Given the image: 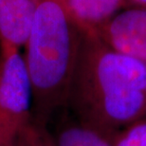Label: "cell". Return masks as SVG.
I'll list each match as a JSON object with an SVG mask.
<instances>
[{
  "label": "cell",
  "instance_id": "11",
  "mask_svg": "<svg viewBox=\"0 0 146 146\" xmlns=\"http://www.w3.org/2000/svg\"><path fill=\"white\" fill-rule=\"evenodd\" d=\"M13 146H24V143H23V141H22L21 137H19L18 141H17L16 143L14 144V145H13Z\"/></svg>",
  "mask_w": 146,
  "mask_h": 146
},
{
  "label": "cell",
  "instance_id": "1",
  "mask_svg": "<svg viewBox=\"0 0 146 146\" xmlns=\"http://www.w3.org/2000/svg\"><path fill=\"white\" fill-rule=\"evenodd\" d=\"M66 107L108 139L146 118V66L83 33Z\"/></svg>",
  "mask_w": 146,
  "mask_h": 146
},
{
  "label": "cell",
  "instance_id": "8",
  "mask_svg": "<svg viewBox=\"0 0 146 146\" xmlns=\"http://www.w3.org/2000/svg\"><path fill=\"white\" fill-rule=\"evenodd\" d=\"M111 141L113 146H146V118L124 128Z\"/></svg>",
  "mask_w": 146,
  "mask_h": 146
},
{
  "label": "cell",
  "instance_id": "12",
  "mask_svg": "<svg viewBox=\"0 0 146 146\" xmlns=\"http://www.w3.org/2000/svg\"><path fill=\"white\" fill-rule=\"evenodd\" d=\"M144 9H146V8H144Z\"/></svg>",
  "mask_w": 146,
  "mask_h": 146
},
{
  "label": "cell",
  "instance_id": "9",
  "mask_svg": "<svg viewBox=\"0 0 146 146\" xmlns=\"http://www.w3.org/2000/svg\"><path fill=\"white\" fill-rule=\"evenodd\" d=\"M24 146H50L46 131L36 127L33 123L29 126L21 135Z\"/></svg>",
  "mask_w": 146,
  "mask_h": 146
},
{
  "label": "cell",
  "instance_id": "6",
  "mask_svg": "<svg viewBox=\"0 0 146 146\" xmlns=\"http://www.w3.org/2000/svg\"><path fill=\"white\" fill-rule=\"evenodd\" d=\"M126 0H63L69 16L82 33H94L116 15Z\"/></svg>",
  "mask_w": 146,
  "mask_h": 146
},
{
  "label": "cell",
  "instance_id": "2",
  "mask_svg": "<svg viewBox=\"0 0 146 146\" xmlns=\"http://www.w3.org/2000/svg\"><path fill=\"white\" fill-rule=\"evenodd\" d=\"M82 35L63 0H40L23 57L33 89V123L43 131L66 108Z\"/></svg>",
  "mask_w": 146,
  "mask_h": 146
},
{
  "label": "cell",
  "instance_id": "4",
  "mask_svg": "<svg viewBox=\"0 0 146 146\" xmlns=\"http://www.w3.org/2000/svg\"><path fill=\"white\" fill-rule=\"evenodd\" d=\"M97 34L113 50L146 66V9L136 7L116 14Z\"/></svg>",
  "mask_w": 146,
  "mask_h": 146
},
{
  "label": "cell",
  "instance_id": "7",
  "mask_svg": "<svg viewBox=\"0 0 146 146\" xmlns=\"http://www.w3.org/2000/svg\"><path fill=\"white\" fill-rule=\"evenodd\" d=\"M48 141L50 146H113L110 139L77 119L63 124Z\"/></svg>",
  "mask_w": 146,
  "mask_h": 146
},
{
  "label": "cell",
  "instance_id": "10",
  "mask_svg": "<svg viewBox=\"0 0 146 146\" xmlns=\"http://www.w3.org/2000/svg\"><path fill=\"white\" fill-rule=\"evenodd\" d=\"M139 8H146V0H128Z\"/></svg>",
  "mask_w": 146,
  "mask_h": 146
},
{
  "label": "cell",
  "instance_id": "3",
  "mask_svg": "<svg viewBox=\"0 0 146 146\" xmlns=\"http://www.w3.org/2000/svg\"><path fill=\"white\" fill-rule=\"evenodd\" d=\"M33 89L20 49L0 46V146H13L33 123Z\"/></svg>",
  "mask_w": 146,
  "mask_h": 146
},
{
  "label": "cell",
  "instance_id": "5",
  "mask_svg": "<svg viewBox=\"0 0 146 146\" xmlns=\"http://www.w3.org/2000/svg\"><path fill=\"white\" fill-rule=\"evenodd\" d=\"M40 0H0V46L24 48Z\"/></svg>",
  "mask_w": 146,
  "mask_h": 146
}]
</instances>
